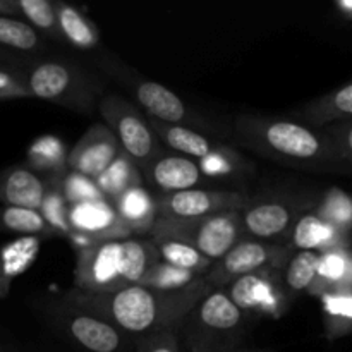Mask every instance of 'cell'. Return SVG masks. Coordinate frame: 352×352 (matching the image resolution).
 I'll use <instances>...</instances> for the list:
<instances>
[{"label": "cell", "mask_w": 352, "mask_h": 352, "mask_svg": "<svg viewBox=\"0 0 352 352\" xmlns=\"http://www.w3.org/2000/svg\"><path fill=\"white\" fill-rule=\"evenodd\" d=\"M210 289L208 284H203L186 291L167 292L133 284L105 294H88L72 289L64 302L100 316L119 332L150 337L181 330L189 313Z\"/></svg>", "instance_id": "6da1fadb"}, {"label": "cell", "mask_w": 352, "mask_h": 352, "mask_svg": "<svg viewBox=\"0 0 352 352\" xmlns=\"http://www.w3.org/2000/svg\"><path fill=\"white\" fill-rule=\"evenodd\" d=\"M236 141L246 150L285 167L302 170H342L347 167L325 131L287 119L239 116Z\"/></svg>", "instance_id": "7a4b0ae2"}, {"label": "cell", "mask_w": 352, "mask_h": 352, "mask_svg": "<svg viewBox=\"0 0 352 352\" xmlns=\"http://www.w3.org/2000/svg\"><path fill=\"white\" fill-rule=\"evenodd\" d=\"M74 289L88 294H105L140 284L158 260L151 239L100 241L76 248Z\"/></svg>", "instance_id": "3957f363"}, {"label": "cell", "mask_w": 352, "mask_h": 352, "mask_svg": "<svg viewBox=\"0 0 352 352\" xmlns=\"http://www.w3.org/2000/svg\"><path fill=\"white\" fill-rule=\"evenodd\" d=\"M189 352H243L246 313L223 289H210L182 325Z\"/></svg>", "instance_id": "277c9868"}, {"label": "cell", "mask_w": 352, "mask_h": 352, "mask_svg": "<svg viewBox=\"0 0 352 352\" xmlns=\"http://www.w3.org/2000/svg\"><path fill=\"white\" fill-rule=\"evenodd\" d=\"M30 96L81 113H91L103 95L91 76L69 60L38 62L26 72Z\"/></svg>", "instance_id": "5b68a950"}, {"label": "cell", "mask_w": 352, "mask_h": 352, "mask_svg": "<svg viewBox=\"0 0 352 352\" xmlns=\"http://www.w3.org/2000/svg\"><path fill=\"white\" fill-rule=\"evenodd\" d=\"M150 239H174L195 248L210 261H219L243 236L239 212L217 213L192 220H174L158 217Z\"/></svg>", "instance_id": "8992f818"}, {"label": "cell", "mask_w": 352, "mask_h": 352, "mask_svg": "<svg viewBox=\"0 0 352 352\" xmlns=\"http://www.w3.org/2000/svg\"><path fill=\"white\" fill-rule=\"evenodd\" d=\"M98 112L103 124L116 136L120 151L138 165L141 174L151 162L164 155L162 143L151 129L150 120L144 119L141 110L129 100L116 93H103L98 100Z\"/></svg>", "instance_id": "52a82bcc"}, {"label": "cell", "mask_w": 352, "mask_h": 352, "mask_svg": "<svg viewBox=\"0 0 352 352\" xmlns=\"http://www.w3.org/2000/svg\"><path fill=\"white\" fill-rule=\"evenodd\" d=\"M291 258V248L265 243L256 239H241L230 248L205 274L206 284L212 289H226L244 275L261 270H284Z\"/></svg>", "instance_id": "ba28073f"}, {"label": "cell", "mask_w": 352, "mask_h": 352, "mask_svg": "<svg viewBox=\"0 0 352 352\" xmlns=\"http://www.w3.org/2000/svg\"><path fill=\"white\" fill-rule=\"evenodd\" d=\"M223 291L246 315L254 313L268 318H278L287 311L289 296L278 270H261L244 275L227 285Z\"/></svg>", "instance_id": "9c48e42d"}, {"label": "cell", "mask_w": 352, "mask_h": 352, "mask_svg": "<svg viewBox=\"0 0 352 352\" xmlns=\"http://www.w3.org/2000/svg\"><path fill=\"white\" fill-rule=\"evenodd\" d=\"M158 217L174 220H192L217 213L241 212L248 205L243 192L220 189H188V191L158 195Z\"/></svg>", "instance_id": "30bf717a"}, {"label": "cell", "mask_w": 352, "mask_h": 352, "mask_svg": "<svg viewBox=\"0 0 352 352\" xmlns=\"http://www.w3.org/2000/svg\"><path fill=\"white\" fill-rule=\"evenodd\" d=\"M69 227L72 236L82 237L89 243L134 237L129 227L117 213L113 203L109 199L69 206Z\"/></svg>", "instance_id": "8fae6325"}, {"label": "cell", "mask_w": 352, "mask_h": 352, "mask_svg": "<svg viewBox=\"0 0 352 352\" xmlns=\"http://www.w3.org/2000/svg\"><path fill=\"white\" fill-rule=\"evenodd\" d=\"M119 153L120 146L112 131L103 122H96L89 126L78 143L67 151V170L78 172L95 181Z\"/></svg>", "instance_id": "7c38bea8"}, {"label": "cell", "mask_w": 352, "mask_h": 352, "mask_svg": "<svg viewBox=\"0 0 352 352\" xmlns=\"http://www.w3.org/2000/svg\"><path fill=\"white\" fill-rule=\"evenodd\" d=\"M58 322L67 336L88 352H119L122 349V333L100 316L62 305Z\"/></svg>", "instance_id": "4fadbf2b"}, {"label": "cell", "mask_w": 352, "mask_h": 352, "mask_svg": "<svg viewBox=\"0 0 352 352\" xmlns=\"http://www.w3.org/2000/svg\"><path fill=\"white\" fill-rule=\"evenodd\" d=\"M243 234H248L251 239L265 241L277 239L289 236L292 226L298 220L296 206L280 199H267V201H254L244 206L239 212Z\"/></svg>", "instance_id": "5bb4252c"}, {"label": "cell", "mask_w": 352, "mask_h": 352, "mask_svg": "<svg viewBox=\"0 0 352 352\" xmlns=\"http://www.w3.org/2000/svg\"><path fill=\"white\" fill-rule=\"evenodd\" d=\"M205 179L198 162L181 155H160L143 172V181L153 186L158 195L188 191Z\"/></svg>", "instance_id": "9a60e30c"}, {"label": "cell", "mask_w": 352, "mask_h": 352, "mask_svg": "<svg viewBox=\"0 0 352 352\" xmlns=\"http://www.w3.org/2000/svg\"><path fill=\"white\" fill-rule=\"evenodd\" d=\"M138 105L151 120L182 126L189 120V110L181 98L165 88L164 85L150 79H133L127 82Z\"/></svg>", "instance_id": "2e32d148"}, {"label": "cell", "mask_w": 352, "mask_h": 352, "mask_svg": "<svg viewBox=\"0 0 352 352\" xmlns=\"http://www.w3.org/2000/svg\"><path fill=\"white\" fill-rule=\"evenodd\" d=\"M47 181L31 168L14 167L0 175V203L14 208L40 210Z\"/></svg>", "instance_id": "e0dca14e"}, {"label": "cell", "mask_w": 352, "mask_h": 352, "mask_svg": "<svg viewBox=\"0 0 352 352\" xmlns=\"http://www.w3.org/2000/svg\"><path fill=\"white\" fill-rule=\"evenodd\" d=\"M41 237H16L0 246V299L7 298L10 285L36 261Z\"/></svg>", "instance_id": "ac0fdd59"}, {"label": "cell", "mask_w": 352, "mask_h": 352, "mask_svg": "<svg viewBox=\"0 0 352 352\" xmlns=\"http://www.w3.org/2000/svg\"><path fill=\"white\" fill-rule=\"evenodd\" d=\"M113 206L134 237L150 234L158 219L157 198L148 192L144 186H138L120 195L113 201Z\"/></svg>", "instance_id": "d6986e66"}, {"label": "cell", "mask_w": 352, "mask_h": 352, "mask_svg": "<svg viewBox=\"0 0 352 352\" xmlns=\"http://www.w3.org/2000/svg\"><path fill=\"white\" fill-rule=\"evenodd\" d=\"M289 237H291L292 250L323 253V251L340 248L342 232L323 222L316 215V212H306L298 217Z\"/></svg>", "instance_id": "ffe728a7"}, {"label": "cell", "mask_w": 352, "mask_h": 352, "mask_svg": "<svg viewBox=\"0 0 352 352\" xmlns=\"http://www.w3.org/2000/svg\"><path fill=\"white\" fill-rule=\"evenodd\" d=\"M148 120H150V126L157 134L158 141L170 150L181 153V157L199 162L220 146V144H213L205 134L191 129L189 126H174V124L157 122L151 119Z\"/></svg>", "instance_id": "44dd1931"}, {"label": "cell", "mask_w": 352, "mask_h": 352, "mask_svg": "<svg viewBox=\"0 0 352 352\" xmlns=\"http://www.w3.org/2000/svg\"><path fill=\"white\" fill-rule=\"evenodd\" d=\"M301 119L315 129L352 120V82L308 103L301 110Z\"/></svg>", "instance_id": "7402d4cb"}, {"label": "cell", "mask_w": 352, "mask_h": 352, "mask_svg": "<svg viewBox=\"0 0 352 352\" xmlns=\"http://www.w3.org/2000/svg\"><path fill=\"white\" fill-rule=\"evenodd\" d=\"M309 291L322 296L327 292L352 291V254L346 248L320 253L316 280Z\"/></svg>", "instance_id": "603a6c76"}, {"label": "cell", "mask_w": 352, "mask_h": 352, "mask_svg": "<svg viewBox=\"0 0 352 352\" xmlns=\"http://www.w3.org/2000/svg\"><path fill=\"white\" fill-rule=\"evenodd\" d=\"M95 184L103 195V198L113 203L129 189L143 186L144 181L138 165L120 151L116 160L109 165V168L100 177L95 179Z\"/></svg>", "instance_id": "cb8c5ba5"}, {"label": "cell", "mask_w": 352, "mask_h": 352, "mask_svg": "<svg viewBox=\"0 0 352 352\" xmlns=\"http://www.w3.org/2000/svg\"><path fill=\"white\" fill-rule=\"evenodd\" d=\"M55 12H57L58 33L67 43L76 48H81V50H91V48L98 47V30L88 17L82 16L81 10L69 3L57 2Z\"/></svg>", "instance_id": "d4e9b609"}, {"label": "cell", "mask_w": 352, "mask_h": 352, "mask_svg": "<svg viewBox=\"0 0 352 352\" xmlns=\"http://www.w3.org/2000/svg\"><path fill=\"white\" fill-rule=\"evenodd\" d=\"M28 164L33 170L62 177L67 172V150L57 136H40L28 148Z\"/></svg>", "instance_id": "484cf974"}, {"label": "cell", "mask_w": 352, "mask_h": 352, "mask_svg": "<svg viewBox=\"0 0 352 352\" xmlns=\"http://www.w3.org/2000/svg\"><path fill=\"white\" fill-rule=\"evenodd\" d=\"M140 284L151 289H158V291L177 292L206 284V278L205 274L182 270V268H175L172 265L164 263V261H157L146 272V275L141 278Z\"/></svg>", "instance_id": "4316f807"}, {"label": "cell", "mask_w": 352, "mask_h": 352, "mask_svg": "<svg viewBox=\"0 0 352 352\" xmlns=\"http://www.w3.org/2000/svg\"><path fill=\"white\" fill-rule=\"evenodd\" d=\"M320 253L318 251H298L289 258L282 274V282L287 294H301L309 291L316 280Z\"/></svg>", "instance_id": "83f0119b"}, {"label": "cell", "mask_w": 352, "mask_h": 352, "mask_svg": "<svg viewBox=\"0 0 352 352\" xmlns=\"http://www.w3.org/2000/svg\"><path fill=\"white\" fill-rule=\"evenodd\" d=\"M0 230L21 234V237H50L57 236L50 229L40 210L14 208L3 206L0 208Z\"/></svg>", "instance_id": "f1b7e54d"}, {"label": "cell", "mask_w": 352, "mask_h": 352, "mask_svg": "<svg viewBox=\"0 0 352 352\" xmlns=\"http://www.w3.org/2000/svg\"><path fill=\"white\" fill-rule=\"evenodd\" d=\"M155 244V250L158 253V260L164 263L172 265L175 268H182V270L198 272V274H206L208 268L212 267L213 261L203 256L201 253L195 250V248L188 246L184 243H179L174 239H151Z\"/></svg>", "instance_id": "f546056e"}, {"label": "cell", "mask_w": 352, "mask_h": 352, "mask_svg": "<svg viewBox=\"0 0 352 352\" xmlns=\"http://www.w3.org/2000/svg\"><path fill=\"white\" fill-rule=\"evenodd\" d=\"M40 213L57 236L67 237V239L72 236V230L69 227V203L65 201L64 192H62L60 177L47 179Z\"/></svg>", "instance_id": "4dcf8cb0"}, {"label": "cell", "mask_w": 352, "mask_h": 352, "mask_svg": "<svg viewBox=\"0 0 352 352\" xmlns=\"http://www.w3.org/2000/svg\"><path fill=\"white\" fill-rule=\"evenodd\" d=\"M327 333L337 339L352 332V291L327 292L322 296Z\"/></svg>", "instance_id": "1f68e13d"}, {"label": "cell", "mask_w": 352, "mask_h": 352, "mask_svg": "<svg viewBox=\"0 0 352 352\" xmlns=\"http://www.w3.org/2000/svg\"><path fill=\"white\" fill-rule=\"evenodd\" d=\"M0 45L19 52H38L43 48V41L33 26L10 16H0Z\"/></svg>", "instance_id": "d6a6232c"}, {"label": "cell", "mask_w": 352, "mask_h": 352, "mask_svg": "<svg viewBox=\"0 0 352 352\" xmlns=\"http://www.w3.org/2000/svg\"><path fill=\"white\" fill-rule=\"evenodd\" d=\"M316 215L339 232H347L352 227V198L340 189H330L323 196Z\"/></svg>", "instance_id": "836d02e7"}, {"label": "cell", "mask_w": 352, "mask_h": 352, "mask_svg": "<svg viewBox=\"0 0 352 352\" xmlns=\"http://www.w3.org/2000/svg\"><path fill=\"white\" fill-rule=\"evenodd\" d=\"M16 6L17 12H21L30 21L28 23L30 26L38 28L48 36L60 38L54 2H48V0H16Z\"/></svg>", "instance_id": "e575fe53"}, {"label": "cell", "mask_w": 352, "mask_h": 352, "mask_svg": "<svg viewBox=\"0 0 352 352\" xmlns=\"http://www.w3.org/2000/svg\"><path fill=\"white\" fill-rule=\"evenodd\" d=\"M60 188L64 192L65 201L69 206L79 205V203L88 201H98V199H105L100 189L96 188L95 181L86 175L78 174V172L67 170L60 177Z\"/></svg>", "instance_id": "d590c367"}, {"label": "cell", "mask_w": 352, "mask_h": 352, "mask_svg": "<svg viewBox=\"0 0 352 352\" xmlns=\"http://www.w3.org/2000/svg\"><path fill=\"white\" fill-rule=\"evenodd\" d=\"M241 158L230 148L220 144L213 153L198 162L205 177H230L239 168Z\"/></svg>", "instance_id": "8d00e7d4"}, {"label": "cell", "mask_w": 352, "mask_h": 352, "mask_svg": "<svg viewBox=\"0 0 352 352\" xmlns=\"http://www.w3.org/2000/svg\"><path fill=\"white\" fill-rule=\"evenodd\" d=\"M31 98L26 86V74L0 69V100Z\"/></svg>", "instance_id": "74e56055"}, {"label": "cell", "mask_w": 352, "mask_h": 352, "mask_svg": "<svg viewBox=\"0 0 352 352\" xmlns=\"http://www.w3.org/2000/svg\"><path fill=\"white\" fill-rule=\"evenodd\" d=\"M325 133L333 141L346 164L352 165V120H344V122L327 126Z\"/></svg>", "instance_id": "f35d334b"}, {"label": "cell", "mask_w": 352, "mask_h": 352, "mask_svg": "<svg viewBox=\"0 0 352 352\" xmlns=\"http://www.w3.org/2000/svg\"><path fill=\"white\" fill-rule=\"evenodd\" d=\"M136 352H181L177 332H160L144 337Z\"/></svg>", "instance_id": "ab89813d"}, {"label": "cell", "mask_w": 352, "mask_h": 352, "mask_svg": "<svg viewBox=\"0 0 352 352\" xmlns=\"http://www.w3.org/2000/svg\"><path fill=\"white\" fill-rule=\"evenodd\" d=\"M0 14H17L16 0H0Z\"/></svg>", "instance_id": "60d3db41"}, {"label": "cell", "mask_w": 352, "mask_h": 352, "mask_svg": "<svg viewBox=\"0 0 352 352\" xmlns=\"http://www.w3.org/2000/svg\"><path fill=\"white\" fill-rule=\"evenodd\" d=\"M337 9L340 10V14H342L344 17L352 19V2H347V0H344V2H337Z\"/></svg>", "instance_id": "b9f144b4"}, {"label": "cell", "mask_w": 352, "mask_h": 352, "mask_svg": "<svg viewBox=\"0 0 352 352\" xmlns=\"http://www.w3.org/2000/svg\"><path fill=\"white\" fill-rule=\"evenodd\" d=\"M243 352H261V351H250V349H244Z\"/></svg>", "instance_id": "7bdbcfd3"}, {"label": "cell", "mask_w": 352, "mask_h": 352, "mask_svg": "<svg viewBox=\"0 0 352 352\" xmlns=\"http://www.w3.org/2000/svg\"><path fill=\"white\" fill-rule=\"evenodd\" d=\"M0 352H2V351H0Z\"/></svg>", "instance_id": "ee69618b"}]
</instances>
